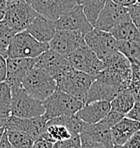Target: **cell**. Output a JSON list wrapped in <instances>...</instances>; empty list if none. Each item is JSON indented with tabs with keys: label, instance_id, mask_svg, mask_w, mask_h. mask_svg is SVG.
Masks as SVG:
<instances>
[{
	"label": "cell",
	"instance_id": "18",
	"mask_svg": "<svg viewBox=\"0 0 140 148\" xmlns=\"http://www.w3.org/2000/svg\"><path fill=\"white\" fill-rule=\"evenodd\" d=\"M139 130L140 122L124 117L111 128L113 144L124 145Z\"/></svg>",
	"mask_w": 140,
	"mask_h": 148
},
{
	"label": "cell",
	"instance_id": "1",
	"mask_svg": "<svg viewBox=\"0 0 140 148\" xmlns=\"http://www.w3.org/2000/svg\"><path fill=\"white\" fill-rule=\"evenodd\" d=\"M42 103L45 109L43 116L47 121L61 116L75 115L84 105L82 101L57 89Z\"/></svg>",
	"mask_w": 140,
	"mask_h": 148
},
{
	"label": "cell",
	"instance_id": "39",
	"mask_svg": "<svg viewBox=\"0 0 140 148\" xmlns=\"http://www.w3.org/2000/svg\"><path fill=\"white\" fill-rule=\"evenodd\" d=\"M0 148H12L11 144H10V142H9V140H8L6 130L4 131L3 135H2V137H1V140H0Z\"/></svg>",
	"mask_w": 140,
	"mask_h": 148
},
{
	"label": "cell",
	"instance_id": "42",
	"mask_svg": "<svg viewBox=\"0 0 140 148\" xmlns=\"http://www.w3.org/2000/svg\"><path fill=\"white\" fill-rule=\"evenodd\" d=\"M4 131H5V128H1V129H0V140H1V137L3 135Z\"/></svg>",
	"mask_w": 140,
	"mask_h": 148
},
{
	"label": "cell",
	"instance_id": "44",
	"mask_svg": "<svg viewBox=\"0 0 140 148\" xmlns=\"http://www.w3.org/2000/svg\"><path fill=\"white\" fill-rule=\"evenodd\" d=\"M24 1H25V2H27V3H28V4H31V3H32V2H33V1H34V0H24Z\"/></svg>",
	"mask_w": 140,
	"mask_h": 148
},
{
	"label": "cell",
	"instance_id": "24",
	"mask_svg": "<svg viewBox=\"0 0 140 148\" xmlns=\"http://www.w3.org/2000/svg\"><path fill=\"white\" fill-rule=\"evenodd\" d=\"M106 1L107 0H78V4L81 7L85 17L93 27Z\"/></svg>",
	"mask_w": 140,
	"mask_h": 148
},
{
	"label": "cell",
	"instance_id": "21",
	"mask_svg": "<svg viewBox=\"0 0 140 148\" xmlns=\"http://www.w3.org/2000/svg\"><path fill=\"white\" fill-rule=\"evenodd\" d=\"M109 33L117 41L140 42V32L132 23L129 15L122 19Z\"/></svg>",
	"mask_w": 140,
	"mask_h": 148
},
{
	"label": "cell",
	"instance_id": "30",
	"mask_svg": "<svg viewBox=\"0 0 140 148\" xmlns=\"http://www.w3.org/2000/svg\"><path fill=\"white\" fill-rule=\"evenodd\" d=\"M124 115L120 114V113H117L115 112V111H112L110 110V112L108 113V114L106 115V116L104 117L103 119H102L100 122L103 123L104 125H106L107 127L109 128H112L113 126L115 125L116 123L119 122L120 120H121L122 118H124Z\"/></svg>",
	"mask_w": 140,
	"mask_h": 148
},
{
	"label": "cell",
	"instance_id": "14",
	"mask_svg": "<svg viewBox=\"0 0 140 148\" xmlns=\"http://www.w3.org/2000/svg\"><path fill=\"white\" fill-rule=\"evenodd\" d=\"M128 15L127 8L107 0L103 9L100 12L94 28L105 32H110L122 19Z\"/></svg>",
	"mask_w": 140,
	"mask_h": 148
},
{
	"label": "cell",
	"instance_id": "35",
	"mask_svg": "<svg viewBox=\"0 0 140 148\" xmlns=\"http://www.w3.org/2000/svg\"><path fill=\"white\" fill-rule=\"evenodd\" d=\"M125 117L140 122V103H135L133 108L125 115Z\"/></svg>",
	"mask_w": 140,
	"mask_h": 148
},
{
	"label": "cell",
	"instance_id": "3",
	"mask_svg": "<svg viewBox=\"0 0 140 148\" xmlns=\"http://www.w3.org/2000/svg\"><path fill=\"white\" fill-rule=\"evenodd\" d=\"M22 88L32 98L43 102L56 90V82L49 74L32 67L22 81Z\"/></svg>",
	"mask_w": 140,
	"mask_h": 148
},
{
	"label": "cell",
	"instance_id": "36",
	"mask_svg": "<svg viewBox=\"0 0 140 148\" xmlns=\"http://www.w3.org/2000/svg\"><path fill=\"white\" fill-rule=\"evenodd\" d=\"M6 73H7V65H6V58L0 55V83L5 82Z\"/></svg>",
	"mask_w": 140,
	"mask_h": 148
},
{
	"label": "cell",
	"instance_id": "32",
	"mask_svg": "<svg viewBox=\"0 0 140 148\" xmlns=\"http://www.w3.org/2000/svg\"><path fill=\"white\" fill-rule=\"evenodd\" d=\"M80 142H81V147L80 148H107L103 144H100L98 142H95L92 139H90L85 134H79Z\"/></svg>",
	"mask_w": 140,
	"mask_h": 148
},
{
	"label": "cell",
	"instance_id": "26",
	"mask_svg": "<svg viewBox=\"0 0 140 148\" xmlns=\"http://www.w3.org/2000/svg\"><path fill=\"white\" fill-rule=\"evenodd\" d=\"M6 133L12 148H33L34 140L27 134L12 130H6Z\"/></svg>",
	"mask_w": 140,
	"mask_h": 148
},
{
	"label": "cell",
	"instance_id": "46",
	"mask_svg": "<svg viewBox=\"0 0 140 148\" xmlns=\"http://www.w3.org/2000/svg\"><path fill=\"white\" fill-rule=\"evenodd\" d=\"M135 2H136V4H139L140 5V0H135Z\"/></svg>",
	"mask_w": 140,
	"mask_h": 148
},
{
	"label": "cell",
	"instance_id": "34",
	"mask_svg": "<svg viewBox=\"0 0 140 148\" xmlns=\"http://www.w3.org/2000/svg\"><path fill=\"white\" fill-rule=\"evenodd\" d=\"M124 148H140V130L123 145Z\"/></svg>",
	"mask_w": 140,
	"mask_h": 148
},
{
	"label": "cell",
	"instance_id": "40",
	"mask_svg": "<svg viewBox=\"0 0 140 148\" xmlns=\"http://www.w3.org/2000/svg\"><path fill=\"white\" fill-rule=\"evenodd\" d=\"M6 6H7V2L5 0H0V20L3 19V16L5 14Z\"/></svg>",
	"mask_w": 140,
	"mask_h": 148
},
{
	"label": "cell",
	"instance_id": "47",
	"mask_svg": "<svg viewBox=\"0 0 140 148\" xmlns=\"http://www.w3.org/2000/svg\"><path fill=\"white\" fill-rule=\"evenodd\" d=\"M139 80H140V70H139Z\"/></svg>",
	"mask_w": 140,
	"mask_h": 148
},
{
	"label": "cell",
	"instance_id": "43",
	"mask_svg": "<svg viewBox=\"0 0 140 148\" xmlns=\"http://www.w3.org/2000/svg\"><path fill=\"white\" fill-rule=\"evenodd\" d=\"M112 148H124L123 147V145H113V147Z\"/></svg>",
	"mask_w": 140,
	"mask_h": 148
},
{
	"label": "cell",
	"instance_id": "27",
	"mask_svg": "<svg viewBox=\"0 0 140 148\" xmlns=\"http://www.w3.org/2000/svg\"><path fill=\"white\" fill-rule=\"evenodd\" d=\"M16 32L0 20V55L7 58V50Z\"/></svg>",
	"mask_w": 140,
	"mask_h": 148
},
{
	"label": "cell",
	"instance_id": "29",
	"mask_svg": "<svg viewBox=\"0 0 140 148\" xmlns=\"http://www.w3.org/2000/svg\"><path fill=\"white\" fill-rule=\"evenodd\" d=\"M81 147V142H80V136L74 135L68 140L60 141V142L54 143L53 148H80Z\"/></svg>",
	"mask_w": 140,
	"mask_h": 148
},
{
	"label": "cell",
	"instance_id": "33",
	"mask_svg": "<svg viewBox=\"0 0 140 148\" xmlns=\"http://www.w3.org/2000/svg\"><path fill=\"white\" fill-rule=\"evenodd\" d=\"M128 89L134 97L135 103H140V80L131 81L128 86Z\"/></svg>",
	"mask_w": 140,
	"mask_h": 148
},
{
	"label": "cell",
	"instance_id": "10",
	"mask_svg": "<svg viewBox=\"0 0 140 148\" xmlns=\"http://www.w3.org/2000/svg\"><path fill=\"white\" fill-rule=\"evenodd\" d=\"M84 37L85 36L80 32L56 30L52 40L48 43L49 49L66 57L72 52L86 44Z\"/></svg>",
	"mask_w": 140,
	"mask_h": 148
},
{
	"label": "cell",
	"instance_id": "17",
	"mask_svg": "<svg viewBox=\"0 0 140 148\" xmlns=\"http://www.w3.org/2000/svg\"><path fill=\"white\" fill-rule=\"evenodd\" d=\"M26 32L29 33L38 42L48 44L53 38L56 29L54 22L38 14L27 28Z\"/></svg>",
	"mask_w": 140,
	"mask_h": 148
},
{
	"label": "cell",
	"instance_id": "9",
	"mask_svg": "<svg viewBox=\"0 0 140 148\" xmlns=\"http://www.w3.org/2000/svg\"><path fill=\"white\" fill-rule=\"evenodd\" d=\"M30 5L37 14L55 22L79 4L78 0H34Z\"/></svg>",
	"mask_w": 140,
	"mask_h": 148
},
{
	"label": "cell",
	"instance_id": "4",
	"mask_svg": "<svg viewBox=\"0 0 140 148\" xmlns=\"http://www.w3.org/2000/svg\"><path fill=\"white\" fill-rule=\"evenodd\" d=\"M49 49V44L38 42L26 31L16 33L7 50V58L35 59Z\"/></svg>",
	"mask_w": 140,
	"mask_h": 148
},
{
	"label": "cell",
	"instance_id": "8",
	"mask_svg": "<svg viewBox=\"0 0 140 148\" xmlns=\"http://www.w3.org/2000/svg\"><path fill=\"white\" fill-rule=\"evenodd\" d=\"M84 39L88 48L92 50L102 62H105L108 58L118 52L117 40L109 32L93 28L85 35Z\"/></svg>",
	"mask_w": 140,
	"mask_h": 148
},
{
	"label": "cell",
	"instance_id": "37",
	"mask_svg": "<svg viewBox=\"0 0 140 148\" xmlns=\"http://www.w3.org/2000/svg\"><path fill=\"white\" fill-rule=\"evenodd\" d=\"M54 144L51 142L44 140H36L34 141L33 148H53Z\"/></svg>",
	"mask_w": 140,
	"mask_h": 148
},
{
	"label": "cell",
	"instance_id": "5",
	"mask_svg": "<svg viewBox=\"0 0 140 148\" xmlns=\"http://www.w3.org/2000/svg\"><path fill=\"white\" fill-rule=\"evenodd\" d=\"M37 13L31 7L30 4L24 0L15 2H7L5 14L3 16V21L8 27H10L16 33L26 31Z\"/></svg>",
	"mask_w": 140,
	"mask_h": 148
},
{
	"label": "cell",
	"instance_id": "15",
	"mask_svg": "<svg viewBox=\"0 0 140 148\" xmlns=\"http://www.w3.org/2000/svg\"><path fill=\"white\" fill-rule=\"evenodd\" d=\"M34 59L29 58H6L7 73L5 82L10 89L22 87V81L32 69Z\"/></svg>",
	"mask_w": 140,
	"mask_h": 148
},
{
	"label": "cell",
	"instance_id": "31",
	"mask_svg": "<svg viewBox=\"0 0 140 148\" xmlns=\"http://www.w3.org/2000/svg\"><path fill=\"white\" fill-rule=\"evenodd\" d=\"M127 11L132 23L140 32V5L139 4H134V5L127 8Z\"/></svg>",
	"mask_w": 140,
	"mask_h": 148
},
{
	"label": "cell",
	"instance_id": "22",
	"mask_svg": "<svg viewBox=\"0 0 140 148\" xmlns=\"http://www.w3.org/2000/svg\"><path fill=\"white\" fill-rule=\"evenodd\" d=\"M45 132L49 137L50 142L52 143L68 140L72 136L77 135V134L72 133L69 128L67 126H65L63 123H61L57 118L50 119V120L47 121Z\"/></svg>",
	"mask_w": 140,
	"mask_h": 148
},
{
	"label": "cell",
	"instance_id": "45",
	"mask_svg": "<svg viewBox=\"0 0 140 148\" xmlns=\"http://www.w3.org/2000/svg\"><path fill=\"white\" fill-rule=\"evenodd\" d=\"M6 2H15V1H21V0H5Z\"/></svg>",
	"mask_w": 140,
	"mask_h": 148
},
{
	"label": "cell",
	"instance_id": "19",
	"mask_svg": "<svg viewBox=\"0 0 140 148\" xmlns=\"http://www.w3.org/2000/svg\"><path fill=\"white\" fill-rule=\"evenodd\" d=\"M80 134H85L90 139L100 144H103L107 148H112V136H111V128L107 127L103 123L98 122L95 124L82 123Z\"/></svg>",
	"mask_w": 140,
	"mask_h": 148
},
{
	"label": "cell",
	"instance_id": "38",
	"mask_svg": "<svg viewBox=\"0 0 140 148\" xmlns=\"http://www.w3.org/2000/svg\"><path fill=\"white\" fill-rule=\"evenodd\" d=\"M110 1L114 2V3H116L120 6H123V7H125V8H128V7H130V6L136 4L135 0H110Z\"/></svg>",
	"mask_w": 140,
	"mask_h": 148
},
{
	"label": "cell",
	"instance_id": "20",
	"mask_svg": "<svg viewBox=\"0 0 140 148\" xmlns=\"http://www.w3.org/2000/svg\"><path fill=\"white\" fill-rule=\"evenodd\" d=\"M119 92H121V91L118 90L116 87L94 79L93 83L91 84L90 88H89L84 104L95 101L110 102Z\"/></svg>",
	"mask_w": 140,
	"mask_h": 148
},
{
	"label": "cell",
	"instance_id": "25",
	"mask_svg": "<svg viewBox=\"0 0 140 148\" xmlns=\"http://www.w3.org/2000/svg\"><path fill=\"white\" fill-rule=\"evenodd\" d=\"M117 51L121 53L130 64L140 65V42L117 41Z\"/></svg>",
	"mask_w": 140,
	"mask_h": 148
},
{
	"label": "cell",
	"instance_id": "13",
	"mask_svg": "<svg viewBox=\"0 0 140 148\" xmlns=\"http://www.w3.org/2000/svg\"><path fill=\"white\" fill-rule=\"evenodd\" d=\"M46 123L47 119L43 115L28 119H21L10 116L5 125V130L22 132L31 137L34 141H36L46 130Z\"/></svg>",
	"mask_w": 140,
	"mask_h": 148
},
{
	"label": "cell",
	"instance_id": "6",
	"mask_svg": "<svg viewBox=\"0 0 140 148\" xmlns=\"http://www.w3.org/2000/svg\"><path fill=\"white\" fill-rule=\"evenodd\" d=\"M11 112L10 116L21 119L35 118L44 115L43 103L32 98L24 91L22 87L11 89Z\"/></svg>",
	"mask_w": 140,
	"mask_h": 148
},
{
	"label": "cell",
	"instance_id": "41",
	"mask_svg": "<svg viewBox=\"0 0 140 148\" xmlns=\"http://www.w3.org/2000/svg\"><path fill=\"white\" fill-rule=\"evenodd\" d=\"M9 117H10V115L0 114V129H1V128H5V125H6V123H7Z\"/></svg>",
	"mask_w": 140,
	"mask_h": 148
},
{
	"label": "cell",
	"instance_id": "11",
	"mask_svg": "<svg viewBox=\"0 0 140 148\" xmlns=\"http://www.w3.org/2000/svg\"><path fill=\"white\" fill-rule=\"evenodd\" d=\"M33 67L41 69L49 74L55 80V82L63 73L71 68L66 57L60 55L51 49H48L40 56L35 58Z\"/></svg>",
	"mask_w": 140,
	"mask_h": 148
},
{
	"label": "cell",
	"instance_id": "16",
	"mask_svg": "<svg viewBox=\"0 0 140 148\" xmlns=\"http://www.w3.org/2000/svg\"><path fill=\"white\" fill-rule=\"evenodd\" d=\"M110 102L95 101L86 103L76 113V117L88 124L98 123L110 112Z\"/></svg>",
	"mask_w": 140,
	"mask_h": 148
},
{
	"label": "cell",
	"instance_id": "2",
	"mask_svg": "<svg viewBox=\"0 0 140 148\" xmlns=\"http://www.w3.org/2000/svg\"><path fill=\"white\" fill-rule=\"evenodd\" d=\"M93 81L94 78L91 76L73 68H69L56 80V89L71 95L84 103Z\"/></svg>",
	"mask_w": 140,
	"mask_h": 148
},
{
	"label": "cell",
	"instance_id": "12",
	"mask_svg": "<svg viewBox=\"0 0 140 148\" xmlns=\"http://www.w3.org/2000/svg\"><path fill=\"white\" fill-rule=\"evenodd\" d=\"M54 25L56 30L80 32L84 36L94 28L87 20L79 5L62 15L58 20L54 22Z\"/></svg>",
	"mask_w": 140,
	"mask_h": 148
},
{
	"label": "cell",
	"instance_id": "7",
	"mask_svg": "<svg viewBox=\"0 0 140 148\" xmlns=\"http://www.w3.org/2000/svg\"><path fill=\"white\" fill-rule=\"evenodd\" d=\"M71 68L95 78L104 69V64L86 44L66 56Z\"/></svg>",
	"mask_w": 140,
	"mask_h": 148
},
{
	"label": "cell",
	"instance_id": "23",
	"mask_svg": "<svg viewBox=\"0 0 140 148\" xmlns=\"http://www.w3.org/2000/svg\"><path fill=\"white\" fill-rule=\"evenodd\" d=\"M135 104V100L133 97L132 93L127 88L125 90L119 92L116 96L110 101L111 110L115 111L117 113L124 115L126 114L133 108Z\"/></svg>",
	"mask_w": 140,
	"mask_h": 148
},
{
	"label": "cell",
	"instance_id": "28",
	"mask_svg": "<svg viewBox=\"0 0 140 148\" xmlns=\"http://www.w3.org/2000/svg\"><path fill=\"white\" fill-rule=\"evenodd\" d=\"M11 89L6 82L0 83V114L10 115L11 112Z\"/></svg>",
	"mask_w": 140,
	"mask_h": 148
}]
</instances>
